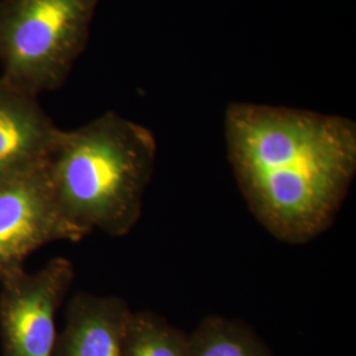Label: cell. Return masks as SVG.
<instances>
[{"instance_id": "5b68a950", "label": "cell", "mask_w": 356, "mask_h": 356, "mask_svg": "<svg viewBox=\"0 0 356 356\" xmlns=\"http://www.w3.org/2000/svg\"><path fill=\"white\" fill-rule=\"evenodd\" d=\"M83 238L61 216L45 168L0 179V277L23 268L26 257L40 247Z\"/></svg>"}, {"instance_id": "6da1fadb", "label": "cell", "mask_w": 356, "mask_h": 356, "mask_svg": "<svg viewBox=\"0 0 356 356\" xmlns=\"http://www.w3.org/2000/svg\"><path fill=\"white\" fill-rule=\"evenodd\" d=\"M225 139L243 197L270 235L305 244L330 229L355 178V122L235 102L225 113Z\"/></svg>"}, {"instance_id": "52a82bcc", "label": "cell", "mask_w": 356, "mask_h": 356, "mask_svg": "<svg viewBox=\"0 0 356 356\" xmlns=\"http://www.w3.org/2000/svg\"><path fill=\"white\" fill-rule=\"evenodd\" d=\"M131 313L119 297L78 293L66 309V323L57 335L53 356H123Z\"/></svg>"}, {"instance_id": "7a4b0ae2", "label": "cell", "mask_w": 356, "mask_h": 356, "mask_svg": "<svg viewBox=\"0 0 356 356\" xmlns=\"http://www.w3.org/2000/svg\"><path fill=\"white\" fill-rule=\"evenodd\" d=\"M152 131L114 111L61 131L45 165L54 202L83 236H124L138 225L152 179Z\"/></svg>"}, {"instance_id": "8992f818", "label": "cell", "mask_w": 356, "mask_h": 356, "mask_svg": "<svg viewBox=\"0 0 356 356\" xmlns=\"http://www.w3.org/2000/svg\"><path fill=\"white\" fill-rule=\"evenodd\" d=\"M61 131L38 104V97L0 76V179L45 168Z\"/></svg>"}, {"instance_id": "9c48e42d", "label": "cell", "mask_w": 356, "mask_h": 356, "mask_svg": "<svg viewBox=\"0 0 356 356\" xmlns=\"http://www.w3.org/2000/svg\"><path fill=\"white\" fill-rule=\"evenodd\" d=\"M188 334L152 312H132L123 356H186Z\"/></svg>"}, {"instance_id": "ba28073f", "label": "cell", "mask_w": 356, "mask_h": 356, "mask_svg": "<svg viewBox=\"0 0 356 356\" xmlns=\"http://www.w3.org/2000/svg\"><path fill=\"white\" fill-rule=\"evenodd\" d=\"M186 356H273L267 344L241 321L220 316L202 318L188 334Z\"/></svg>"}, {"instance_id": "277c9868", "label": "cell", "mask_w": 356, "mask_h": 356, "mask_svg": "<svg viewBox=\"0 0 356 356\" xmlns=\"http://www.w3.org/2000/svg\"><path fill=\"white\" fill-rule=\"evenodd\" d=\"M74 280L70 260L57 257L38 272L24 268L0 277V332L4 356H53L56 314Z\"/></svg>"}, {"instance_id": "3957f363", "label": "cell", "mask_w": 356, "mask_h": 356, "mask_svg": "<svg viewBox=\"0 0 356 356\" xmlns=\"http://www.w3.org/2000/svg\"><path fill=\"white\" fill-rule=\"evenodd\" d=\"M98 0H0L1 76L38 97L61 88L89 40Z\"/></svg>"}]
</instances>
